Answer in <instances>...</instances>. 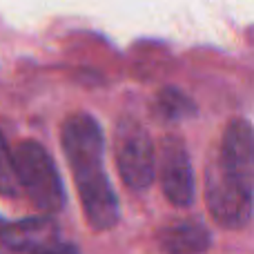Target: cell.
I'll return each instance as SVG.
<instances>
[{"mask_svg":"<svg viewBox=\"0 0 254 254\" xmlns=\"http://www.w3.org/2000/svg\"><path fill=\"white\" fill-rule=\"evenodd\" d=\"M34 254H78V250L71 246H58V243H54V246L43 248V250H38Z\"/></svg>","mask_w":254,"mask_h":254,"instance_id":"11","label":"cell"},{"mask_svg":"<svg viewBox=\"0 0 254 254\" xmlns=\"http://www.w3.org/2000/svg\"><path fill=\"white\" fill-rule=\"evenodd\" d=\"M216 163L234 179L254 185V136L252 125L246 119H234L225 127Z\"/></svg>","mask_w":254,"mask_h":254,"instance_id":"6","label":"cell"},{"mask_svg":"<svg viewBox=\"0 0 254 254\" xmlns=\"http://www.w3.org/2000/svg\"><path fill=\"white\" fill-rule=\"evenodd\" d=\"M163 254H203L210 248V232L196 221H179L158 232Z\"/></svg>","mask_w":254,"mask_h":254,"instance_id":"8","label":"cell"},{"mask_svg":"<svg viewBox=\"0 0 254 254\" xmlns=\"http://www.w3.org/2000/svg\"><path fill=\"white\" fill-rule=\"evenodd\" d=\"M2 223H4V221H2V219H0V225H2Z\"/></svg>","mask_w":254,"mask_h":254,"instance_id":"12","label":"cell"},{"mask_svg":"<svg viewBox=\"0 0 254 254\" xmlns=\"http://www.w3.org/2000/svg\"><path fill=\"white\" fill-rule=\"evenodd\" d=\"M158 179L163 194L176 207H188L194 198V174L185 143L179 136H165L158 149Z\"/></svg>","mask_w":254,"mask_h":254,"instance_id":"5","label":"cell"},{"mask_svg":"<svg viewBox=\"0 0 254 254\" xmlns=\"http://www.w3.org/2000/svg\"><path fill=\"white\" fill-rule=\"evenodd\" d=\"M116 165L127 188L147 190L156 174V152L149 134L134 119H123L116 129Z\"/></svg>","mask_w":254,"mask_h":254,"instance_id":"4","label":"cell"},{"mask_svg":"<svg viewBox=\"0 0 254 254\" xmlns=\"http://www.w3.org/2000/svg\"><path fill=\"white\" fill-rule=\"evenodd\" d=\"M156 110L165 121H183L196 114L194 101L176 87H165L156 96Z\"/></svg>","mask_w":254,"mask_h":254,"instance_id":"9","label":"cell"},{"mask_svg":"<svg viewBox=\"0 0 254 254\" xmlns=\"http://www.w3.org/2000/svg\"><path fill=\"white\" fill-rule=\"evenodd\" d=\"M205 203L219 225L241 230L252 219V185L234 179L219 163H212L205 174Z\"/></svg>","mask_w":254,"mask_h":254,"instance_id":"3","label":"cell"},{"mask_svg":"<svg viewBox=\"0 0 254 254\" xmlns=\"http://www.w3.org/2000/svg\"><path fill=\"white\" fill-rule=\"evenodd\" d=\"M56 225L49 216L11 221L0 225V241L11 252H38L56 243Z\"/></svg>","mask_w":254,"mask_h":254,"instance_id":"7","label":"cell"},{"mask_svg":"<svg viewBox=\"0 0 254 254\" xmlns=\"http://www.w3.org/2000/svg\"><path fill=\"white\" fill-rule=\"evenodd\" d=\"M61 140L89 228L96 232L112 230L119 221V201L103 167L105 138L101 125L89 114H71L63 123Z\"/></svg>","mask_w":254,"mask_h":254,"instance_id":"1","label":"cell"},{"mask_svg":"<svg viewBox=\"0 0 254 254\" xmlns=\"http://www.w3.org/2000/svg\"><path fill=\"white\" fill-rule=\"evenodd\" d=\"M13 165L20 192H25L43 214H54L61 210L65 203V192L56 163L43 145L36 140L18 143V147L13 149Z\"/></svg>","mask_w":254,"mask_h":254,"instance_id":"2","label":"cell"},{"mask_svg":"<svg viewBox=\"0 0 254 254\" xmlns=\"http://www.w3.org/2000/svg\"><path fill=\"white\" fill-rule=\"evenodd\" d=\"M18 194L20 185L13 165V152L7 147V140L0 134V196H18Z\"/></svg>","mask_w":254,"mask_h":254,"instance_id":"10","label":"cell"}]
</instances>
